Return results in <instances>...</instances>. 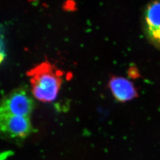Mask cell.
Returning a JSON list of instances; mask_svg holds the SVG:
<instances>
[{
	"mask_svg": "<svg viewBox=\"0 0 160 160\" xmlns=\"http://www.w3.org/2000/svg\"><path fill=\"white\" fill-rule=\"evenodd\" d=\"M30 78L32 94L44 103L56 99L62 84L63 73L51 63L45 61L30 69L27 72Z\"/></svg>",
	"mask_w": 160,
	"mask_h": 160,
	"instance_id": "obj_1",
	"label": "cell"
},
{
	"mask_svg": "<svg viewBox=\"0 0 160 160\" xmlns=\"http://www.w3.org/2000/svg\"><path fill=\"white\" fill-rule=\"evenodd\" d=\"M32 132L30 117L17 116L0 110V136L2 138L20 143Z\"/></svg>",
	"mask_w": 160,
	"mask_h": 160,
	"instance_id": "obj_2",
	"label": "cell"
},
{
	"mask_svg": "<svg viewBox=\"0 0 160 160\" xmlns=\"http://www.w3.org/2000/svg\"><path fill=\"white\" fill-rule=\"evenodd\" d=\"M34 100L26 88H18L0 102V110L11 114L30 117L34 110Z\"/></svg>",
	"mask_w": 160,
	"mask_h": 160,
	"instance_id": "obj_3",
	"label": "cell"
},
{
	"mask_svg": "<svg viewBox=\"0 0 160 160\" xmlns=\"http://www.w3.org/2000/svg\"><path fill=\"white\" fill-rule=\"evenodd\" d=\"M144 32L149 42L160 49V0H154L144 12Z\"/></svg>",
	"mask_w": 160,
	"mask_h": 160,
	"instance_id": "obj_4",
	"label": "cell"
},
{
	"mask_svg": "<svg viewBox=\"0 0 160 160\" xmlns=\"http://www.w3.org/2000/svg\"><path fill=\"white\" fill-rule=\"evenodd\" d=\"M108 87L114 98L119 102H127L138 96L133 84L123 77H112L109 80Z\"/></svg>",
	"mask_w": 160,
	"mask_h": 160,
	"instance_id": "obj_5",
	"label": "cell"
},
{
	"mask_svg": "<svg viewBox=\"0 0 160 160\" xmlns=\"http://www.w3.org/2000/svg\"><path fill=\"white\" fill-rule=\"evenodd\" d=\"M6 55L5 30L3 26L0 24V64L4 61Z\"/></svg>",
	"mask_w": 160,
	"mask_h": 160,
	"instance_id": "obj_6",
	"label": "cell"
}]
</instances>
